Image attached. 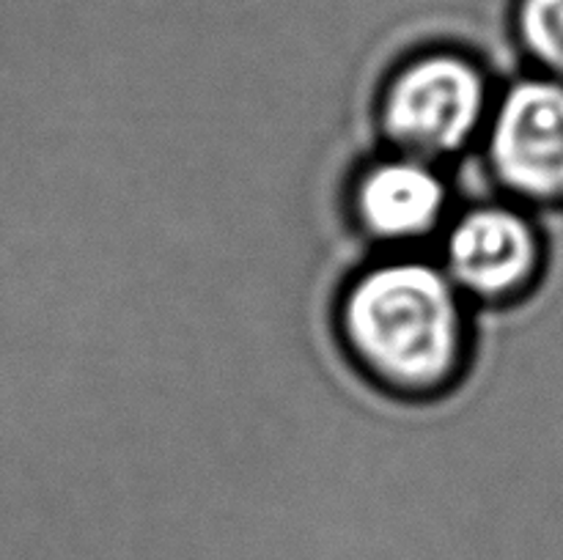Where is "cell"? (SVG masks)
<instances>
[{"label": "cell", "mask_w": 563, "mask_h": 560, "mask_svg": "<svg viewBox=\"0 0 563 560\" xmlns=\"http://www.w3.org/2000/svg\"><path fill=\"white\" fill-rule=\"evenodd\" d=\"M449 181L429 159L394 154L368 163L350 190V214L374 242H412L432 234L449 206Z\"/></svg>", "instance_id": "cell-5"}, {"label": "cell", "mask_w": 563, "mask_h": 560, "mask_svg": "<svg viewBox=\"0 0 563 560\" xmlns=\"http://www.w3.org/2000/svg\"><path fill=\"white\" fill-rule=\"evenodd\" d=\"M495 179L528 201H563V82L520 80L504 93L487 126Z\"/></svg>", "instance_id": "cell-3"}, {"label": "cell", "mask_w": 563, "mask_h": 560, "mask_svg": "<svg viewBox=\"0 0 563 560\" xmlns=\"http://www.w3.org/2000/svg\"><path fill=\"white\" fill-rule=\"evenodd\" d=\"M460 294L449 272L427 258L368 264L341 294L339 338L383 390L429 395L462 368L467 322Z\"/></svg>", "instance_id": "cell-1"}, {"label": "cell", "mask_w": 563, "mask_h": 560, "mask_svg": "<svg viewBox=\"0 0 563 560\" xmlns=\"http://www.w3.org/2000/svg\"><path fill=\"white\" fill-rule=\"evenodd\" d=\"M520 33L533 58L563 77V0H522Z\"/></svg>", "instance_id": "cell-6"}, {"label": "cell", "mask_w": 563, "mask_h": 560, "mask_svg": "<svg viewBox=\"0 0 563 560\" xmlns=\"http://www.w3.org/2000/svg\"><path fill=\"white\" fill-rule=\"evenodd\" d=\"M539 242L531 220L504 203H478L460 214L443 242V269L462 294L504 300L533 278Z\"/></svg>", "instance_id": "cell-4"}, {"label": "cell", "mask_w": 563, "mask_h": 560, "mask_svg": "<svg viewBox=\"0 0 563 560\" xmlns=\"http://www.w3.org/2000/svg\"><path fill=\"white\" fill-rule=\"evenodd\" d=\"M377 119L401 154L421 159L460 154L487 121V77L462 55H423L396 71Z\"/></svg>", "instance_id": "cell-2"}]
</instances>
